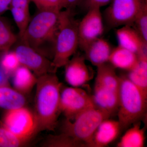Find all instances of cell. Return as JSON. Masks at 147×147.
I'll return each instance as SVG.
<instances>
[{"instance_id":"cell-27","label":"cell","mask_w":147,"mask_h":147,"mask_svg":"<svg viewBox=\"0 0 147 147\" xmlns=\"http://www.w3.org/2000/svg\"><path fill=\"white\" fill-rule=\"evenodd\" d=\"M132 25L147 42V3L142 6Z\"/></svg>"},{"instance_id":"cell-3","label":"cell","mask_w":147,"mask_h":147,"mask_svg":"<svg viewBox=\"0 0 147 147\" xmlns=\"http://www.w3.org/2000/svg\"><path fill=\"white\" fill-rule=\"evenodd\" d=\"M147 98V96L127 77H120L118 121L121 131L127 129L145 117Z\"/></svg>"},{"instance_id":"cell-31","label":"cell","mask_w":147,"mask_h":147,"mask_svg":"<svg viewBox=\"0 0 147 147\" xmlns=\"http://www.w3.org/2000/svg\"><path fill=\"white\" fill-rule=\"evenodd\" d=\"M8 76L0 66V86L7 85Z\"/></svg>"},{"instance_id":"cell-10","label":"cell","mask_w":147,"mask_h":147,"mask_svg":"<svg viewBox=\"0 0 147 147\" xmlns=\"http://www.w3.org/2000/svg\"><path fill=\"white\" fill-rule=\"evenodd\" d=\"M100 8L94 7L88 9L86 14L79 22V47L83 51L90 43L100 38L104 31Z\"/></svg>"},{"instance_id":"cell-26","label":"cell","mask_w":147,"mask_h":147,"mask_svg":"<svg viewBox=\"0 0 147 147\" xmlns=\"http://www.w3.org/2000/svg\"><path fill=\"white\" fill-rule=\"evenodd\" d=\"M27 144L11 133L0 121V147H20Z\"/></svg>"},{"instance_id":"cell-28","label":"cell","mask_w":147,"mask_h":147,"mask_svg":"<svg viewBox=\"0 0 147 147\" xmlns=\"http://www.w3.org/2000/svg\"><path fill=\"white\" fill-rule=\"evenodd\" d=\"M34 3L38 10L61 11L67 8L66 0H31Z\"/></svg>"},{"instance_id":"cell-11","label":"cell","mask_w":147,"mask_h":147,"mask_svg":"<svg viewBox=\"0 0 147 147\" xmlns=\"http://www.w3.org/2000/svg\"><path fill=\"white\" fill-rule=\"evenodd\" d=\"M83 55L75 53L64 66L66 82L71 87H80L90 81L93 74Z\"/></svg>"},{"instance_id":"cell-12","label":"cell","mask_w":147,"mask_h":147,"mask_svg":"<svg viewBox=\"0 0 147 147\" xmlns=\"http://www.w3.org/2000/svg\"><path fill=\"white\" fill-rule=\"evenodd\" d=\"M119 46L136 53L138 56L147 55V42L132 25L122 26L116 32Z\"/></svg>"},{"instance_id":"cell-19","label":"cell","mask_w":147,"mask_h":147,"mask_svg":"<svg viewBox=\"0 0 147 147\" xmlns=\"http://www.w3.org/2000/svg\"><path fill=\"white\" fill-rule=\"evenodd\" d=\"M11 76L13 88L24 95L31 91L37 82L35 74L23 65H20Z\"/></svg>"},{"instance_id":"cell-5","label":"cell","mask_w":147,"mask_h":147,"mask_svg":"<svg viewBox=\"0 0 147 147\" xmlns=\"http://www.w3.org/2000/svg\"><path fill=\"white\" fill-rule=\"evenodd\" d=\"M111 115L108 112L93 107L84 110L73 121L65 119L62 125V133L82 142L86 147H92L93 137L96 129Z\"/></svg>"},{"instance_id":"cell-24","label":"cell","mask_w":147,"mask_h":147,"mask_svg":"<svg viewBox=\"0 0 147 147\" xmlns=\"http://www.w3.org/2000/svg\"><path fill=\"white\" fill-rule=\"evenodd\" d=\"M41 146L45 147H86L82 142L62 132L56 135H48L42 142Z\"/></svg>"},{"instance_id":"cell-17","label":"cell","mask_w":147,"mask_h":147,"mask_svg":"<svg viewBox=\"0 0 147 147\" xmlns=\"http://www.w3.org/2000/svg\"><path fill=\"white\" fill-rule=\"evenodd\" d=\"M31 0H11L9 7L12 17L18 30V38L22 36L31 18L30 5Z\"/></svg>"},{"instance_id":"cell-15","label":"cell","mask_w":147,"mask_h":147,"mask_svg":"<svg viewBox=\"0 0 147 147\" xmlns=\"http://www.w3.org/2000/svg\"><path fill=\"white\" fill-rule=\"evenodd\" d=\"M92 97L97 108L105 110L111 115L118 111L119 92L94 86V94Z\"/></svg>"},{"instance_id":"cell-20","label":"cell","mask_w":147,"mask_h":147,"mask_svg":"<svg viewBox=\"0 0 147 147\" xmlns=\"http://www.w3.org/2000/svg\"><path fill=\"white\" fill-rule=\"evenodd\" d=\"M25 95L7 85L0 86V108L7 110L25 107Z\"/></svg>"},{"instance_id":"cell-16","label":"cell","mask_w":147,"mask_h":147,"mask_svg":"<svg viewBox=\"0 0 147 147\" xmlns=\"http://www.w3.org/2000/svg\"><path fill=\"white\" fill-rule=\"evenodd\" d=\"M139 62L138 55L119 46L112 49L108 62L115 68L129 71L137 66Z\"/></svg>"},{"instance_id":"cell-1","label":"cell","mask_w":147,"mask_h":147,"mask_svg":"<svg viewBox=\"0 0 147 147\" xmlns=\"http://www.w3.org/2000/svg\"><path fill=\"white\" fill-rule=\"evenodd\" d=\"M34 111L37 134L43 131H54L60 114V98L62 84L56 73L38 77Z\"/></svg>"},{"instance_id":"cell-7","label":"cell","mask_w":147,"mask_h":147,"mask_svg":"<svg viewBox=\"0 0 147 147\" xmlns=\"http://www.w3.org/2000/svg\"><path fill=\"white\" fill-rule=\"evenodd\" d=\"M95 106L92 96L79 87L62 88L60 98V110L67 119L73 121L84 110Z\"/></svg>"},{"instance_id":"cell-30","label":"cell","mask_w":147,"mask_h":147,"mask_svg":"<svg viewBox=\"0 0 147 147\" xmlns=\"http://www.w3.org/2000/svg\"><path fill=\"white\" fill-rule=\"evenodd\" d=\"M11 0H0V16L9 10Z\"/></svg>"},{"instance_id":"cell-14","label":"cell","mask_w":147,"mask_h":147,"mask_svg":"<svg viewBox=\"0 0 147 147\" xmlns=\"http://www.w3.org/2000/svg\"><path fill=\"white\" fill-rule=\"evenodd\" d=\"M112 49L108 41L100 37L90 43L83 51L86 59L97 67L108 62Z\"/></svg>"},{"instance_id":"cell-23","label":"cell","mask_w":147,"mask_h":147,"mask_svg":"<svg viewBox=\"0 0 147 147\" xmlns=\"http://www.w3.org/2000/svg\"><path fill=\"white\" fill-rule=\"evenodd\" d=\"M18 39L8 21L0 16V55L10 50Z\"/></svg>"},{"instance_id":"cell-6","label":"cell","mask_w":147,"mask_h":147,"mask_svg":"<svg viewBox=\"0 0 147 147\" xmlns=\"http://www.w3.org/2000/svg\"><path fill=\"white\" fill-rule=\"evenodd\" d=\"M2 121L11 133L27 143L38 134L34 113L26 107L7 110Z\"/></svg>"},{"instance_id":"cell-25","label":"cell","mask_w":147,"mask_h":147,"mask_svg":"<svg viewBox=\"0 0 147 147\" xmlns=\"http://www.w3.org/2000/svg\"><path fill=\"white\" fill-rule=\"evenodd\" d=\"M20 65L18 57L13 50H9L0 55V66L7 76L12 75Z\"/></svg>"},{"instance_id":"cell-22","label":"cell","mask_w":147,"mask_h":147,"mask_svg":"<svg viewBox=\"0 0 147 147\" xmlns=\"http://www.w3.org/2000/svg\"><path fill=\"white\" fill-rule=\"evenodd\" d=\"M137 66L129 71L127 78L147 96V55L138 57Z\"/></svg>"},{"instance_id":"cell-4","label":"cell","mask_w":147,"mask_h":147,"mask_svg":"<svg viewBox=\"0 0 147 147\" xmlns=\"http://www.w3.org/2000/svg\"><path fill=\"white\" fill-rule=\"evenodd\" d=\"M78 24L71 9L61 11L52 60L57 70L65 65L79 47Z\"/></svg>"},{"instance_id":"cell-18","label":"cell","mask_w":147,"mask_h":147,"mask_svg":"<svg viewBox=\"0 0 147 147\" xmlns=\"http://www.w3.org/2000/svg\"><path fill=\"white\" fill-rule=\"evenodd\" d=\"M94 86L119 92L120 77L117 74L115 68L110 63L98 66Z\"/></svg>"},{"instance_id":"cell-13","label":"cell","mask_w":147,"mask_h":147,"mask_svg":"<svg viewBox=\"0 0 147 147\" xmlns=\"http://www.w3.org/2000/svg\"><path fill=\"white\" fill-rule=\"evenodd\" d=\"M121 131L118 121L109 119L102 121L94 134L92 147L107 146L117 138Z\"/></svg>"},{"instance_id":"cell-29","label":"cell","mask_w":147,"mask_h":147,"mask_svg":"<svg viewBox=\"0 0 147 147\" xmlns=\"http://www.w3.org/2000/svg\"><path fill=\"white\" fill-rule=\"evenodd\" d=\"M112 1V0H85V5L87 9L94 7H97L100 8L101 7L109 4Z\"/></svg>"},{"instance_id":"cell-9","label":"cell","mask_w":147,"mask_h":147,"mask_svg":"<svg viewBox=\"0 0 147 147\" xmlns=\"http://www.w3.org/2000/svg\"><path fill=\"white\" fill-rule=\"evenodd\" d=\"M18 40L19 41L17 40L13 45L15 47L13 50L21 65L29 69L37 77L47 73H56L57 70L51 60Z\"/></svg>"},{"instance_id":"cell-2","label":"cell","mask_w":147,"mask_h":147,"mask_svg":"<svg viewBox=\"0 0 147 147\" xmlns=\"http://www.w3.org/2000/svg\"><path fill=\"white\" fill-rule=\"evenodd\" d=\"M61 11L38 10L18 39L52 61Z\"/></svg>"},{"instance_id":"cell-32","label":"cell","mask_w":147,"mask_h":147,"mask_svg":"<svg viewBox=\"0 0 147 147\" xmlns=\"http://www.w3.org/2000/svg\"><path fill=\"white\" fill-rule=\"evenodd\" d=\"M66 1L67 5V8L71 9V8L77 5L83 0H66Z\"/></svg>"},{"instance_id":"cell-8","label":"cell","mask_w":147,"mask_h":147,"mask_svg":"<svg viewBox=\"0 0 147 147\" xmlns=\"http://www.w3.org/2000/svg\"><path fill=\"white\" fill-rule=\"evenodd\" d=\"M147 0H112L105 11V18L110 27L132 25Z\"/></svg>"},{"instance_id":"cell-21","label":"cell","mask_w":147,"mask_h":147,"mask_svg":"<svg viewBox=\"0 0 147 147\" xmlns=\"http://www.w3.org/2000/svg\"><path fill=\"white\" fill-rule=\"evenodd\" d=\"M127 129L118 143V147H143L145 141V129L141 127V121Z\"/></svg>"}]
</instances>
